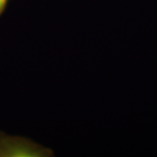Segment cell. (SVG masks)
I'll return each instance as SVG.
<instances>
[{"mask_svg":"<svg viewBox=\"0 0 157 157\" xmlns=\"http://www.w3.org/2000/svg\"><path fill=\"white\" fill-rule=\"evenodd\" d=\"M10 0H0V17L4 14V12L6 11V7L8 6Z\"/></svg>","mask_w":157,"mask_h":157,"instance_id":"2","label":"cell"},{"mask_svg":"<svg viewBox=\"0 0 157 157\" xmlns=\"http://www.w3.org/2000/svg\"><path fill=\"white\" fill-rule=\"evenodd\" d=\"M52 151L25 138L0 132V156H52Z\"/></svg>","mask_w":157,"mask_h":157,"instance_id":"1","label":"cell"}]
</instances>
